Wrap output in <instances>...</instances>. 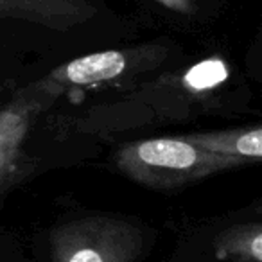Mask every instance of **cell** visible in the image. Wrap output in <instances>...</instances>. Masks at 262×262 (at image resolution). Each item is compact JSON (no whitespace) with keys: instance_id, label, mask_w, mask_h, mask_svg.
Listing matches in <instances>:
<instances>
[{"instance_id":"1","label":"cell","mask_w":262,"mask_h":262,"mask_svg":"<svg viewBox=\"0 0 262 262\" xmlns=\"http://www.w3.org/2000/svg\"><path fill=\"white\" fill-rule=\"evenodd\" d=\"M117 165L127 178L139 183L172 189L243 164L200 149L183 137H174L127 144L119 151Z\"/></svg>"},{"instance_id":"2","label":"cell","mask_w":262,"mask_h":262,"mask_svg":"<svg viewBox=\"0 0 262 262\" xmlns=\"http://www.w3.org/2000/svg\"><path fill=\"white\" fill-rule=\"evenodd\" d=\"M142 250V235L127 221L90 215L67 223L52 235L54 262H133Z\"/></svg>"},{"instance_id":"3","label":"cell","mask_w":262,"mask_h":262,"mask_svg":"<svg viewBox=\"0 0 262 262\" xmlns=\"http://www.w3.org/2000/svg\"><path fill=\"white\" fill-rule=\"evenodd\" d=\"M95 15L88 0H0V18L24 20L51 29L67 31Z\"/></svg>"},{"instance_id":"4","label":"cell","mask_w":262,"mask_h":262,"mask_svg":"<svg viewBox=\"0 0 262 262\" xmlns=\"http://www.w3.org/2000/svg\"><path fill=\"white\" fill-rule=\"evenodd\" d=\"M40 113V101L20 94L0 110V189L13 174L24 144Z\"/></svg>"},{"instance_id":"5","label":"cell","mask_w":262,"mask_h":262,"mask_svg":"<svg viewBox=\"0 0 262 262\" xmlns=\"http://www.w3.org/2000/svg\"><path fill=\"white\" fill-rule=\"evenodd\" d=\"M133 65V56L126 51H104L81 56L58 67L47 83L54 84H97L120 77Z\"/></svg>"},{"instance_id":"6","label":"cell","mask_w":262,"mask_h":262,"mask_svg":"<svg viewBox=\"0 0 262 262\" xmlns=\"http://www.w3.org/2000/svg\"><path fill=\"white\" fill-rule=\"evenodd\" d=\"M187 142L219 157L246 164H257L262 158V129L255 127H237V129L208 131V133H189L182 135Z\"/></svg>"},{"instance_id":"7","label":"cell","mask_w":262,"mask_h":262,"mask_svg":"<svg viewBox=\"0 0 262 262\" xmlns=\"http://www.w3.org/2000/svg\"><path fill=\"white\" fill-rule=\"evenodd\" d=\"M214 253L221 260L262 262V225L248 223L221 232L214 241Z\"/></svg>"},{"instance_id":"8","label":"cell","mask_w":262,"mask_h":262,"mask_svg":"<svg viewBox=\"0 0 262 262\" xmlns=\"http://www.w3.org/2000/svg\"><path fill=\"white\" fill-rule=\"evenodd\" d=\"M228 79V67L223 59L210 58L200 61L183 76V84L192 92H207Z\"/></svg>"},{"instance_id":"9","label":"cell","mask_w":262,"mask_h":262,"mask_svg":"<svg viewBox=\"0 0 262 262\" xmlns=\"http://www.w3.org/2000/svg\"><path fill=\"white\" fill-rule=\"evenodd\" d=\"M157 2L167 8L169 11L180 13V15H190L194 11L192 0H157Z\"/></svg>"}]
</instances>
